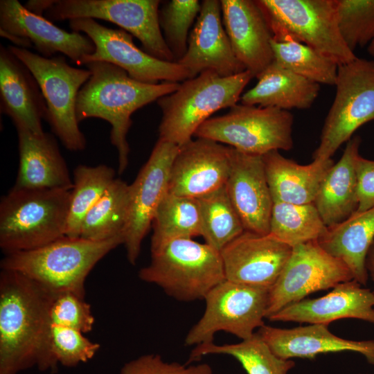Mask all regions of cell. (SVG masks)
<instances>
[{"label":"cell","instance_id":"ab89813d","mask_svg":"<svg viewBox=\"0 0 374 374\" xmlns=\"http://www.w3.org/2000/svg\"><path fill=\"white\" fill-rule=\"evenodd\" d=\"M49 315L51 324L71 328L82 333L91 331L95 322L91 305L71 292L54 294Z\"/></svg>","mask_w":374,"mask_h":374},{"label":"cell","instance_id":"74e56055","mask_svg":"<svg viewBox=\"0 0 374 374\" xmlns=\"http://www.w3.org/2000/svg\"><path fill=\"white\" fill-rule=\"evenodd\" d=\"M341 35L354 52L374 40V0H335Z\"/></svg>","mask_w":374,"mask_h":374},{"label":"cell","instance_id":"277c9868","mask_svg":"<svg viewBox=\"0 0 374 374\" xmlns=\"http://www.w3.org/2000/svg\"><path fill=\"white\" fill-rule=\"evenodd\" d=\"M252 78L247 70L229 77L206 71L184 80L175 91L157 100L162 112L159 139L179 147L187 143L213 114L237 104Z\"/></svg>","mask_w":374,"mask_h":374},{"label":"cell","instance_id":"e0dca14e","mask_svg":"<svg viewBox=\"0 0 374 374\" xmlns=\"http://www.w3.org/2000/svg\"><path fill=\"white\" fill-rule=\"evenodd\" d=\"M231 147L197 138L179 147L170 171L168 193L199 198L226 185Z\"/></svg>","mask_w":374,"mask_h":374},{"label":"cell","instance_id":"7c38bea8","mask_svg":"<svg viewBox=\"0 0 374 374\" xmlns=\"http://www.w3.org/2000/svg\"><path fill=\"white\" fill-rule=\"evenodd\" d=\"M270 287L224 280L206 295V308L199 320L185 337L186 346L213 341L219 331L233 334L242 340L262 327Z\"/></svg>","mask_w":374,"mask_h":374},{"label":"cell","instance_id":"d6a6232c","mask_svg":"<svg viewBox=\"0 0 374 374\" xmlns=\"http://www.w3.org/2000/svg\"><path fill=\"white\" fill-rule=\"evenodd\" d=\"M115 179L114 169L105 164H80L73 170L66 236L80 237L85 216Z\"/></svg>","mask_w":374,"mask_h":374},{"label":"cell","instance_id":"6da1fadb","mask_svg":"<svg viewBox=\"0 0 374 374\" xmlns=\"http://www.w3.org/2000/svg\"><path fill=\"white\" fill-rule=\"evenodd\" d=\"M54 294L20 273L0 274V374L57 369L51 345Z\"/></svg>","mask_w":374,"mask_h":374},{"label":"cell","instance_id":"d6986e66","mask_svg":"<svg viewBox=\"0 0 374 374\" xmlns=\"http://www.w3.org/2000/svg\"><path fill=\"white\" fill-rule=\"evenodd\" d=\"M177 62L189 71L191 78L206 71L222 77L246 71L235 55L223 26L220 1H202L199 14L188 37L186 52Z\"/></svg>","mask_w":374,"mask_h":374},{"label":"cell","instance_id":"ac0fdd59","mask_svg":"<svg viewBox=\"0 0 374 374\" xmlns=\"http://www.w3.org/2000/svg\"><path fill=\"white\" fill-rule=\"evenodd\" d=\"M292 247L270 235L244 231L220 252L226 280L271 287L278 279Z\"/></svg>","mask_w":374,"mask_h":374},{"label":"cell","instance_id":"d590c367","mask_svg":"<svg viewBox=\"0 0 374 374\" xmlns=\"http://www.w3.org/2000/svg\"><path fill=\"white\" fill-rule=\"evenodd\" d=\"M274 62L283 68L319 84L335 86L338 64L299 42H278L272 39Z\"/></svg>","mask_w":374,"mask_h":374},{"label":"cell","instance_id":"30bf717a","mask_svg":"<svg viewBox=\"0 0 374 374\" xmlns=\"http://www.w3.org/2000/svg\"><path fill=\"white\" fill-rule=\"evenodd\" d=\"M293 123L294 116L289 111L236 104L226 114L206 120L195 136L228 144L246 153L263 155L293 148Z\"/></svg>","mask_w":374,"mask_h":374},{"label":"cell","instance_id":"8fae6325","mask_svg":"<svg viewBox=\"0 0 374 374\" xmlns=\"http://www.w3.org/2000/svg\"><path fill=\"white\" fill-rule=\"evenodd\" d=\"M335 86L313 160L330 159L359 127L374 120V60L357 57L339 65Z\"/></svg>","mask_w":374,"mask_h":374},{"label":"cell","instance_id":"7bdbcfd3","mask_svg":"<svg viewBox=\"0 0 374 374\" xmlns=\"http://www.w3.org/2000/svg\"><path fill=\"white\" fill-rule=\"evenodd\" d=\"M366 267L374 284V240L368 249L366 258ZM374 293V289L373 290Z\"/></svg>","mask_w":374,"mask_h":374},{"label":"cell","instance_id":"9c48e42d","mask_svg":"<svg viewBox=\"0 0 374 374\" xmlns=\"http://www.w3.org/2000/svg\"><path fill=\"white\" fill-rule=\"evenodd\" d=\"M8 48L36 79L46 104V121L51 131L67 150H84L87 141L78 125L75 106L91 71L69 65L62 55L47 58L14 45Z\"/></svg>","mask_w":374,"mask_h":374},{"label":"cell","instance_id":"ee69618b","mask_svg":"<svg viewBox=\"0 0 374 374\" xmlns=\"http://www.w3.org/2000/svg\"><path fill=\"white\" fill-rule=\"evenodd\" d=\"M368 52L371 55L374 57V40L368 44Z\"/></svg>","mask_w":374,"mask_h":374},{"label":"cell","instance_id":"4fadbf2b","mask_svg":"<svg viewBox=\"0 0 374 374\" xmlns=\"http://www.w3.org/2000/svg\"><path fill=\"white\" fill-rule=\"evenodd\" d=\"M69 26L72 31L88 36L95 45L94 52L84 56L78 65L109 62L125 71L132 79L148 84L179 83L191 78L189 71L178 62L161 60L137 47L132 35L123 29L107 28L90 18L70 20Z\"/></svg>","mask_w":374,"mask_h":374},{"label":"cell","instance_id":"cb8c5ba5","mask_svg":"<svg viewBox=\"0 0 374 374\" xmlns=\"http://www.w3.org/2000/svg\"><path fill=\"white\" fill-rule=\"evenodd\" d=\"M257 334L278 357L314 359L320 354L350 351L363 355L374 366V339L350 340L332 333L327 325L310 324L293 328L263 325Z\"/></svg>","mask_w":374,"mask_h":374},{"label":"cell","instance_id":"3957f363","mask_svg":"<svg viewBox=\"0 0 374 374\" xmlns=\"http://www.w3.org/2000/svg\"><path fill=\"white\" fill-rule=\"evenodd\" d=\"M121 244L123 237L92 241L64 235L34 249L5 255L1 268L20 273L53 294L71 292L84 299L89 272Z\"/></svg>","mask_w":374,"mask_h":374},{"label":"cell","instance_id":"7a4b0ae2","mask_svg":"<svg viewBox=\"0 0 374 374\" xmlns=\"http://www.w3.org/2000/svg\"><path fill=\"white\" fill-rule=\"evenodd\" d=\"M91 76L80 89L75 112L78 122L98 118L111 126V143L117 150L119 174L128 164L130 147L127 140L133 113L162 96L175 91L180 83L162 82L148 84L135 80L121 68L106 62L84 64Z\"/></svg>","mask_w":374,"mask_h":374},{"label":"cell","instance_id":"f1b7e54d","mask_svg":"<svg viewBox=\"0 0 374 374\" xmlns=\"http://www.w3.org/2000/svg\"><path fill=\"white\" fill-rule=\"evenodd\" d=\"M256 85L242 93L241 104L271 107L288 111L312 107L320 84L308 80L274 62L257 78Z\"/></svg>","mask_w":374,"mask_h":374},{"label":"cell","instance_id":"52a82bcc","mask_svg":"<svg viewBox=\"0 0 374 374\" xmlns=\"http://www.w3.org/2000/svg\"><path fill=\"white\" fill-rule=\"evenodd\" d=\"M159 0H30L25 7L51 21L79 18L114 23L136 37L143 51L161 60L174 62L159 20ZM43 16V15H42Z\"/></svg>","mask_w":374,"mask_h":374},{"label":"cell","instance_id":"44dd1931","mask_svg":"<svg viewBox=\"0 0 374 374\" xmlns=\"http://www.w3.org/2000/svg\"><path fill=\"white\" fill-rule=\"evenodd\" d=\"M222 23L238 60L257 78L274 62L272 34L256 0H221Z\"/></svg>","mask_w":374,"mask_h":374},{"label":"cell","instance_id":"ba28073f","mask_svg":"<svg viewBox=\"0 0 374 374\" xmlns=\"http://www.w3.org/2000/svg\"><path fill=\"white\" fill-rule=\"evenodd\" d=\"M278 42L303 43L338 65L357 57L345 44L335 0H256Z\"/></svg>","mask_w":374,"mask_h":374},{"label":"cell","instance_id":"b9f144b4","mask_svg":"<svg viewBox=\"0 0 374 374\" xmlns=\"http://www.w3.org/2000/svg\"><path fill=\"white\" fill-rule=\"evenodd\" d=\"M358 206L356 212L374 207V161L359 154L355 161Z\"/></svg>","mask_w":374,"mask_h":374},{"label":"cell","instance_id":"8992f818","mask_svg":"<svg viewBox=\"0 0 374 374\" xmlns=\"http://www.w3.org/2000/svg\"><path fill=\"white\" fill-rule=\"evenodd\" d=\"M139 276L181 301L204 299L226 279L220 252L192 238L173 240L152 252L150 263Z\"/></svg>","mask_w":374,"mask_h":374},{"label":"cell","instance_id":"d4e9b609","mask_svg":"<svg viewBox=\"0 0 374 374\" xmlns=\"http://www.w3.org/2000/svg\"><path fill=\"white\" fill-rule=\"evenodd\" d=\"M19 168L13 188L71 190L73 178L55 137L17 129Z\"/></svg>","mask_w":374,"mask_h":374},{"label":"cell","instance_id":"8d00e7d4","mask_svg":"<svg viewBox=\"0 0 374 374\" xmlns=\"http://www.w3.org/2000/svg\"><path fill=\"white\" fill-rule=\"evenodd\" d=\"M161 5L160 27L175 62H177L186 52L188 31L199 14L201 3L197 0H171L162 1Z\"/></svg>","mask_w":374,"mask_h":374},{"label":"cell","instance_id":"1f68e13d","mask_svg":"<svg viewBox=\"0 0 374 374\" xmlns=\"http://www.w3.org/2000/svg\"><path fill=\"white\" fill-rule=\"evenodd\" d=\"M208 355L232 356L247 374H287L295 366L292 359L276 356L257 332L236 344L217 345L213 341L197 345L190 354L188 364Z\"/></svg>","mask_w":374,"mask_h":374},{"label":"cell","instance_id":"9a60e30c","mask_svg":"<svg viewBox=\"0 0 374 374\" xmlns=\"http://www.w3.org/2000/svg\"><path fill=\"white\" fill-rule=\"evenodd\" d=\"M177 145L158 139L148 161L129 185V209L123 244L130 263L134 265L156 211L168 191L170 171L178 152Z\"/></svg>","mask_w":374,"mask_h":374},{"label":"cell","instance_id":"836d02e7","mask_svg":"<svg viewBox=\"0 0 374 374\" xmlns=\"http://www.w3.org/2000/svg\"><path fill=\"white\" fill-rule=\"evenodd\" d=\"M197 199L201 217V235L206 244L221 252L245 231L226 186Z\"/></svg>","mask_w":374,"mask_h":374},{"label":"cell","instance_id":"e575fe53","mask_svg":"<svg viewBox=\"0 0 374 374\" xmlns=\"http://www.w3.org/2000/svg\"><path fill=\"white\" fill-rule=\"evenodd\" d=\"M326 228L313 203L273 202L269 235L291 247L317 240Z\"/></svg>","mask_w":374,"mask_h":374},{"label":"cell","instance_id":"2e32d148","mask_svg":"<svg viewBox=\"0 0 374 374\" xmlns=\"http://www.w3.org/2000/svg\"><path fill=\"white\" fill-rule=\"evenodd\" d=\"M0 35L15 46L33 48L44 57L61 53L78 65L95 51L93 42L86 35L57 27L17 0L0 1Z\"/></svg>","mask_w":374,"mask_h":374},{"label":"cell","instance_id":"484cf974","mask_svg":"<svg viewBox=\"0 0 374 374\" xmlns=\"http://www.w3.org/2000/svg\"><path fill=\"white\" fill-rule=\"evenodd\" d=\"M265 172L274 202L313 203L320 185L334 164L332 159L301 165L273 150L262 155Z\"/></svg>","mask_w":374,"mask_h":374},{"label":"cell","instance_id":"4dcf8cb0","mask_svg":"<svg viewBox=\"0 0 374 374\" xmlns=\"http://www.w3.org/2000/svg\"><path fill=\"white\" fill-rule=\"evenodd\" d=\"M129 201V185L115 179L85 216L80 237L92 241L123 238Z\"/></svg>","mask_w":374,"mask_h":374},{"label":"cell","instance_id":"83f0119b","mask_svg":"<svg viewBox=\"0 0 374 374\" xmlns=\"http://www.w3.org/2000/svg\"><path fill=\"white\" fill-rule=\"evenodd\" d=\"M373 240L374 207L326 226L317 241L324 251L348 267L355 280L365 286L368 279L366 258Z\"/></svg>","mask_w":374,"mask_h":374},{"label":"cell","instance_id":"60d3db41","mask_svg":"<svg viewBox=\"0 0 374 374\" xmlns=\"http://www.w3.org/2000/svg\"><path fill=\"white\" fill-rule=\"evenodd\" d=\"M120 374H213L206 363L188 365L167 362L157 354H147L124 364Z\"/></svg>","mask_w":374,"mask_h":374},{"label":"cell","instance_id":"5bb4252c","mask_svg":"<svg viewBox=\"0 0 374 374\" xmlns=\"http://www.w3.org/2000/svg\"><path fill=\"white\" fill-rule=\"evenodd\" d=\"M353 279L348 267L324 251L317 240L296 245L270 287L266 318L310 294Z\"/></svg>","mask_w":374,"mask_h":374},{"label":"cell","instance_id":"4316f807","mask_svg":"<svg viewBox=\"0 0 374 374\" xmlns=\"http://www.w3.org/2000/svg\"><path fill=\"white\" fill-rule=\"evenodd\" d=\"M361 138L352 137L339 161L329 169L313 204L326 225L340 223L357 211L358 206L355 161Z\"/></svg>","mask_w":374,"mask_h":374},{"label":"cell","instance_id":"ffe728a7","mask_svg":"<svg viewBox=\"0 0 374 374\" xmlns=\"http://www.w3.org/2000/svg\"><path fill=\"white\" fill-rule=\"evenodd\" d=\"M225 186L244 230L260 235L269 234L273 199L262 155L231 147V168Z\"/></svg>","mask_w":374,"mask_h":374},{"label":"cell","instance_id":"603a6c76","mask_svg":"<svg viewBox=\"0 0 374 374\" xmlns=\"http://www.w3.org/2000/svg\"><path fill=\"white\" fill-rule=\"evenodd\" d=\"M0 110L16 129L44 133L42 121L46 104L39 86L28 67L8 47L0 46Z\"/></svg>","mask_w":374,"mask_h":374},{"label":"cell","instance_id":"f546056e","mask_svg":"<svg viewBox=\"0 0 374 374\" xmlns=\"http://www.w3.org/2000/svg\"><path fill=\"white\" fill-rule=\"evenodd\" d=\"M151 253L170 241L201 235V217L195 198L167 193L154 214Z\"/></svg>","mask_w":374,"mask_h":374},{"label":"cell","instance_id":"7402d4cb","mask_svg":"<svg viewBox=\"0 0 374 374\" xmlns=\"http://www.w3.org/2000/svg\"><path fill=\"white\" fill-rule=\"evenodd\" d=\"M348 318L374 325V293L354 279L337 284L323 296L292 303L267 319L328 326Z\"/></svg>","mask_w":374,"mask_h":374},{"label":"cell","instance_id":"f35d334b","mask_svg":"<svg viewBox=\"0 0 374 374\" xmlns=\"http://www.w3.org/2000/svg\"><path fill=\"white\" fill-rule=\"evenodd\" d=\"M51 345L57 363L66 367L87 362L100 348L98 343L91 341L82 332L54 324H51Z\"/></svg>","mask_w":374,"mask_h":374},{"label":"cell","instance_id":"5b68a950","mask_svg":"<svg viewBox=\"0 0 374 374\" xmlns=\"http://www.w3.org/2000/svg\"><path fill=\"white\" fill-rule=\"evenodd\" d=\"M70 201L68 190L12 187L0 202V247L5 255L66 235Z\"/></svg>","mask_w":374,"mask_h":374}]
</instances>
